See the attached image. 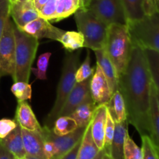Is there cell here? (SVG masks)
I'll return each mask as SVG.
<instances>
[{
    "mask_svg": "<svg viewBox=\"0 0 159 159\" xmlns=\"http://www.w3.org/2000/svg\"><path fill=\"white\" fill-rule=\"evenodd\" d=\"M152 85L144 51L133 46L127 68L119 76L118 90L125 102L127 122L141 136L150 134Z\"/></svg>",
    "mask_w": 159,
    "mask_h": 159,
    "instance_id": "6da1fadb",
    "label": "cell"
},
{
    "mask_svg": "<svg viewBox=\"0 0 159 159\" xmlns=\"http://www.w3.org/2000/svg\"><path fill=\"white\" fill-rule=\"evenodd\" d=\"M103 49L113 62L118 75L125 71L133 49L127 25L111 24L108 26Z\"/></svg>",
    "mask_w": 159,
    "mask_h": 159,
    "instance_id": "7a4b0ae2",
    "label": "cell"
},
{
    "mask_svg": "<svg viewBox=\"0 0 159 159\" xmlns=\"http://www.w3.org/2000/svg\"><path fill=\"white\" fill-rule=\"evenodd\" d=\"M81 53H82L81 49L71 52L68 51L64 59L61 75L57 85L55 101L45 120V126L50 128L53 127L54 122L58 117L59 113L64 102L66 100L67 97L73 89L75 84L77 83L75 75L79 66Z\"/></svg>",
    "mask_w": 159,
    "mask_h": 159,
    "instance_id": "3957f363",
    "label": "cell"
},
{
    "mask_svg": "<svg viewBox=\"0 0 159 159\" xmlns=\"http://www.w3.org/2000/svg\"><path fill=\"white\" fill-rule=\"evenodd\" d=\"M16 42L15 74L13 82H29L31 68L39 47V40L14 26Z\"/></svg>",
    "mask_w": 159,
    "mask_h": 159,
    "instance_id": "277c9868",
    "label": "cell"
},
{
    "mask_svg": "<svg viewBox=\"0 0 159 159\" xmlns=\"http://www.w3.org/2000/svg\"><path fill=\"white\" fill-rule=\"evenodd\" d=\"M74 15L78 30L84 37V48L93 51L102 49L107 38L108 25L89 9L80 8Z\"/></svg>",
    "mask_w": 159,
    "mask_h": 159,
    "instance_id": "5b68a950",
    "label": "cell"
},
{
    "mask_svg": "<svg viewBox=\"0 0 159 159\" xmlns=\"http://www.w3.org/2000/svg\"><path fill=\"white\" fill-rule=\"evenodd\" d=\"M133 46L159 53V11L127 23Z\"/></svg>",
    "mask_w": 159,
    "mask_h": 159,
    "instance_id": "8992f818",
    "label": "cell"
},
{
    "mask_svg": "<svg viewBox=\"0 0 159 159\" xmlns=\"http://www.w3.org/2000/svg\"><path fill=\"white\" fill-rule=\"evenodd\" d=\"M14 26L15 23L11 20L9 16L0 40V78L7 75L13 78L15 74L16 42Z\"/></svg>",
    "mask_w": 159,
    "mask_h": 159,
    "instance_id": "52a82bcc",
    "label": "cell"
},
{
    "mask_svg": "<svg viewBox=\"0 0 159 159\" xmlns=\"http://www.w3.org/2000/svg\"><path fill=\"white\" fill-rule=\"evenodd\" d=\"M87 9L108 26L127 24L121 0H91Z\"/></svg>",
    "mask_w": 159,
    "mask_h": 159,
    "instance_id": "ba28073f",
    "label": "cell"
},
{
    "mask_svg": "<svg viewBox=\"0 0 159 159\" xmlns=\"http://www.w3.org/2000/svg\"><path fill=\"white\" fill-rule=\"evenodd\" d=\"M86 127H78L71 133L63 136L56 135L55 134L53 133L51 128L47 126L43 127L40 134L43 140L51 141L56 148V154L52 159L61 158L65 154L71 151L82 139Z\"/></svg>",
    "mask_w": 159,
    "mask_h": 159,
    "instance_id": "9c48e42d",
    "label": "cell"
},
{
    "mask_svg": "<svg viewBox=\"0 0 159 159\" xmlns=\"http://www.w3.org/2000/svg\"><path fill=\"white\" fill-rule=\"evenodd\" d=\"M17 28L38 40L47 38L59 41L61 37L65 32L64 30L53 26L49 20L42 17H38L25 26Z\"/></svg>",
    "mask_w": 159,
    "mask_h": 159,
    "instance_id": "30bf717a",
    "label": "cell"
},
{
    "mask_svg": "<svg viewBox=\"0 0 159 159\" xmlns=\"http://www.w3.org/2000/svg\"><path fill=\"white\" fill-rule=\"evenodd\" d=\"M90 79L91 78L75 84L73 89L67 97L66 100L64 102L59 113L58 117L63 116H70L81 104L87 101L93 100L89 89Z\"/></svg>",
    "mask_w": 159,
    "mask_h": 159,
    "instance_id": "8fae6325",
    "label": "cell"
},
{
    "mask_svg": "<svg viewBox=\"0 0 159 159\" xmlns=\"http://www.w3.org/2000/svg\"><path fill=\"white\" fill-rule=\"evenodd\" d=\"M89 89L92 99L97 106L108 103L113 95L107 79L97 64L90 79Z\"/></svg>",
    "mask_w": 159,
    "mask_h": 159,
    "instance_id": "7c38bea8",
    "label": "cell"
},
{
    "mask_svg": "<svg viewBox=\"0 0 159 159\" xmlns=\"http://www.w3.org/2000/svg\"><path fill=\"white\" fill-rule=\"evenodd\" d=\"M9 16L16 26L22 27L33 20L40 17L39 12L32 1H16L10 3Z\"/></svg>",
    "mask_w": 159,
    "mask_h": 159,
    "instance_id": "4fadbf2b",
    "label": "cell"
},
{
    "mask_svg": "<svg viewBox=\"0 0 159 159\" xmlns=\"http://www.w3.org/2000/svg\"><path fill=\"white\" fill-rule=\"evenodd\" d=\"M15 120L22 128L41 133L42 128L32 108L26 101H17Z\"/></svg>",
    "mask_w": 159,
    "mask_h": 159,
    "instance_id": "5bb4252c",
    "label": "cell"
},
{
    "mask_svg": "<svg viewBox=\"0 0 159 159\" xmlns=\"http://www.w3.org/2000/svg\"><path fill=\"white\" fill-rule=\"evenodd\" d=\"M107 104L98 106L91 121V133L95 144L99 150L104 148L105 127L107 122Z\"/></svg>",
    "mask_w": 159,
    "mask_h": 159,
    "instance_id": "9a60e30c",
    "label": "cell"
},
{
    "mask_svg": "<svg viewBox=\"0 0 159 159\" xmlns=\"http://www.w3.org/2000/svg\"><path fill=\"white\" fill-rule=\"evenodd\" d=\"M94 52L96 57V64L100 67L108 82L112 93H113L118 89V82H119V75L116 72V68L113 62L107 56L103 48L94 51Z\"/></svg>",
    "mask_w": 159,
    "mask_h": 159,
    "instance_id": "2e32d148",
    "label": "cell"
},
{
    "mask_svg": "<svg viewBox=\"0 0 159 159\" xmlns=\"http://www.w3.org/2000/svg\"><path fill=\"white\" fill-rule=\"evenodd\" d=\"M21 132L23 147L26 155L47 159L43 152L44 140L41 134L37 131H30L22 127Z\"/></svg>",
    "mask_w": 159,
    "mask_h": 159,
    "instance_id": "e0dca14e",
    "label": "cell"
},
{
    "mask_svg": "<svg viewBox=\"0 0 159 159\" xmlns=\"http://www.w3.org/2000/svg\"><path fill=\"white\" fill-rule=\"evenodd\" d=\"M128 122L115 123V130L110 151L107 154L113 159H124V146L126 135L128 134Z\"/></svg>",
    "mask_w": 159,
    "mask_h": 159,
    "instance_id": "ac0fdd59",
    "label": "cell"
},
{
    "mask_svg": "<svg viewBox=\"0 0 159 159\" xmlns=\"http://www.w3.org/2000/svg\"><path fill=\"white\" fill-rule=\"evenodd\" d=\"M2 144L16 158L22 159L26 155L23 147L21 127L18 124L17 127L6 138L0 139Z\"/></svg>",
    "mask_w": 159,
    "mask_h": 159,
    "instance_id": "d6986e66",
    "label": "cell"
},
{
    "mask_svg": "<svg viewBox=\"0 0 159 159\" xmlns=\"http://www.w3.org/2000/svg\"><path fill=\"white\" fill-rule=\"evenodd\" d=\"M151 140L155 145L159 155V109L157 103L155 87L152 85V98H151V130L149 134Z\"/></svg>",
    "mask_w": 159,
    "mask_h": 159,
    "instance_id": "ffe728a7",
    "label": "cell"
},
{
    "mask_svg": "<svg viewBox=\"0 0 159 159\" xmlns=\"http://www.w3.org/2000/svg\"><path fill=\"white\" fill-rule=\"evenodd\" d=\"M92 121V120H91ZM91 133V122L87 125L78 152L77 159H94L99 152Z\"/></svg>",
    "mask_w": 159,
    "mask_h": 159,
    "instance_id": "44dd1931",
    "label": "cell"
},
{
    "mask_svg": "<svg viewBox=\"0 0 159 159\" xmlns=\"http://www.w3.org/2000/svg\"><path fill=\"white\" fill-rule=\"evenodd\" d=\"M98 106L93 100L83 102L70 115L77 123L78 127H85L91 122Z\"/></svg>",
    "mask_w": 159,
    "mask_h": 159,
    "instance_id": "7402d4cb",
    "label": "cell"
},
{
    "mask_svg": "<svg viewBox=\"0 0 159 159\" xmlns=\"http://www.w3.org/2000/svg\"><path fill=\"white\" fill-rule=\"evenodd\" d=\"M108 111L113 117L115 123L127 120L126 106L122 94L119 90H116L112 95V97L107 104Z\"/></svg>",
    "mask_w": 159,
    "mask_h": 159,
    "instance_id": "603a6c76",
    "label": "cell"
},
{
    "mask_svg": "<svg viewBox=\"0 0 159 159\" xmlns=\"http://www.w3.org/2000/svg\"><path fill=\"white\" fill-rule=\"evenodd\" d=\"M128 22L141 20L146 16L144 0H121Z\"/></svg>",
    "mask_w": 159,
    "mask_h": 159,
    "instance_id": "cb8c5ba5",
    "label": "cell"
},
{
    "mask_svg": "<svg viewBox=\"0 0 159 159\" xmlns=\"http://www.w3.org/2000/svg\"><path fill=\"white\" fill-rule=\"evenodd\" d=\"M82 8L81 0H57V10L54 22L68 18Z\"/></svg>",
    "mask_w": 159,
    "mask_h": 159,
    "instance_id": "d4e9b609",
    "label": "cell"
},
{
    "mask_svg": "<svg viewBox=\"0 0 159 159\" xmlns=\"http://www.w3.org/2000/svg\"><path fill=\"white\" fill-rule=\"evenodd\" d=\"M60 42L66 51H75L84 48V37L79 31H65L61 37Z\"/></svg>",
    "mask_w": 159,
    "mask_h": 159,
    "instance_id": "484cf974",
    "label": "cell"
},
{
    "mask_svg": "<svg viewBox=\"0 0 159 159\" xmlns=\"http://www.w3.org/2000/svg\"><path fill=\"white\" fill-rule=\"evenodd\" d=\"M78 128L76 121L70 116H59L54 122L51 127L53 133L58 136L68 134Z\"/></svg>",
    "mask_w": 159,
    "mask_h": 159,
    "instance_id": "4316f807",
    "label": "cell"
},
{
    "mask_svg": "<svg viewBox=\"0 0 159 159\" xmlns=\"http://www.w3.org/2000/svg\"><path fill=\"white\" fill-rule=\"evenodd\" d=\"M152 83L159 91V53L150 49H144Z\"/></svg>",
    "mask_w": 159,
    "mask_h": 159,
    "instance_id": "83f0119b",
    "label": "cell"
},
{
    "mask_svg": "<svg viewBox=\"0 0 159 159\" xmlns=\"http://www.w3.org/2000/svg\"><path fill=\"white\" fill-rule=\"evenodd\" d=\"M11 92L16 98L17 101H26L31 99L32 88L30 84L26 82H15L11 87Z\"/></svg>",
    "mask_w": 159,
    "mask_h": 159,
    "instance_id": "f1b7e54d",
    "label": "cell"
},
{
    "mask_svg": "<svg viewBox=\"0 0 159 159\" xmlns=\"http://www.w3.org/2000/svg\"><path fill=\"white\" fill-rule=\"evenodd\" d=\"M124 159H143L142 149L137 145L129 134L126 135L124 141Z\"/></svg>",
    "mask_w": 159,
    "mask_h": 159,
    "instance_id": "f546056e",
    "label": "cell"
},
{
    "mask_svg": "<svg viewBox=\"0 0 159 159\" xmlns=\"http://www.w3.org/2000/svg\"><path fill=\"white\" fill-rule=\"evenodd\" d=\"M51 56V52H46L40 54L37 59V68H31V72L39 80H46L47 69L49 65L50 57Z\"/></svg>",
    "mask_w": 159,
    "mask_h": 159,
    "instance_id": "4dcf8cb0",
    "label": "cell"
},
{
    "mask_svg": "<svg viewBox=\"0 0 159 159\" xmlns=\"http://www.w3.org/2000/svg\"><path fill=\"white\" fill-rule=\"evenodd\" d=\"M95 71V68H92L91 66V57H90L89 51H87L86 57L82 62V65L79 66L77 71H76L75 79L76 82H81L86 79H89L93 76Z\"/></svg>",
    "mask_w": 159,
    "mask_h": 159,
    "instance_id": "1f68e13d",
    "label": "cell"
},
{
    "mask_svg": "<svg viewBox=\"0 0 159 159\" xmlns=\"http://www.w3.org/2000/svg\"><path fill=\"white\" fill-rule=\"evenodd\" d=\"M142 141L143 159H159V155L148 135L141 136Z\"/></svg>",
    "mask_w": 159,
    "mask_h": 159,
    "instance_id": "d6a6232c",
    "label": "cell"
},
{
    "mask_svg": "<svg viewBox=\"0 0 159 159\" xmlns=\"http://www.w3.org/2000/svg\"><path fill=\"white\" fill-rule=\"evenodd\" d=\"M115 130V122L113 120V117L110 115V112L107 109V122H106L105 127V140H104V150L106 153H108L110 151V145H111L112 141H113V134H114Z\"/></svg>",
    "mask_w": 159,
    "mask_h": 159,
    "instance_id": "836d02e7",
    "label": "cell"
},
{
    "mask_svg": "<svg viewBox=\"0 0 159 159\" xmlns=\"http://www.w3.org/2000/svg\"><path fill=\"white\" fill-rule=\"evenodd\" d=\"M57 10V0H49L41 9L39 10L40 17L48 20L54 21Z\"/></svg>",
    "mask_w": 159,
    "mask_h": 159,
    "instance_id": "e575fe53",
    "label": "cell"
},
{
    "mask_svg": "<svg viewBox=\"0 0 159 159\" xmlns=\"http://www.w3.org/2000/svg\"><path fill=\"white\" fill-rule=\"evenodd\" d=\"M9 9H10L9 0H3L0 3V40L4 32L6 20L9 17Z\"/></svg>",
    "mask_w": 159,
    "mask_h": 159,
    "instance_id": "d590c367",
    "label": "cell"
},
{
    "mask_svg": "<svg viewBox=\"0 0 159 159\" xmlns=\"http://www.w3.org/2000/svg\"><path fill=\"white\" fill-rule=\"evenodd\" d=\"M18 125L15 119H3L0 120V139L6 138L8 134L11 133Z\"/></svg>",
    "mask_w": 159,
    "mask_h": 159,
    "instance_id": "8d00e7d4",
    "label": "cell"
},
{
    "mask_svg": "<svg viewBox=\"0 0 159 159\" xmlns=\"http://www.w3.org/2000/svg\"><path fill=\"white\" fill-rule=\"evenodd\" d=\"M146 15L159 11V0H144Z\"/></svg>",
    "mask_w": 159,
    "mask_h": 159,
    "instance_id": "74e56055",
    "label": "cell"
},
{
    "mask_svg": "<svg viewBox=\"0 0 159 159\" xmlns=\"http://www.w3.org/2000/svg\"><path fill=\"white\" fill-rule=\"evenodd\" d=\"M81 141H82V140H81V141H79V142L78 143L71 151H69L68 153L65 154V155L60 159H77L78 152H79V148H80L81 145Z\"/></svg>",
    "mask_w": 159,
    "mask_h": 159,
    "instance_id": "f35d334b",
    "label": "cell"
},
{
    "mask_svg": "<svg viewBox=\"0 0 159 159\" xmlns=\"http://www.w3.org/2000/svg\"><path fill=\"white\" fill-rule=\"evenodd\" d=\"M15 156L2 144L0 141V159H16Z\"/></svg>",
    "mask_w": 159,
    "mask_h": 159,
    "instance_id": "ab89813d",
    "label": "cell"
},
{
    "mask_svg": "<svg viewBox=\"0 0 159 159\" xmlns=\"http://www.w3.org/2000/svg\"><path fill=\"white\" fill-rule=\"evenodd\" d=\"M49 0H33V3H34V6L36 7V9L38 10H40L45 4H46Z\"/></svg>",
    "mask_w": 159,
    "mask_h": 159,
    "instance_id": "60d3db41",
    "label": "cell"
},
{
    "mask_svg": "<svg viewBox=\"0 0 159 159\" xmlns=\"http://www.w3.org/2000/svg\"><path fill=\"white\" fill-rule=\"evenodd\" d=\"M90 1H91V0H81V2H82V8H83V9H87L89 5Z\"/></svg>",
    "mask_w": 159,
    "mask_h": 159,
    "instance_id": "b9f144b4",
    "label": "cell"
},
{
    "mask_svg": "<svg viewBox=\"0 0 159 159\" xmlns=\"http://www.w3.org/2000/svg\"><path fill=\"white\" fill-rule=\"evenodd\" d=\"M104 154H105V150H104V149H102V150H100V151H99V153H98V155H96V158H95L94 159H102Z\"/></svg>",
    "mask_w": 159,
    "mask_h": 159,
    "instance_id": "7bdbcfd3",
    "label": "cell"
},
{
    "mask_svg": "<svg viewBox=\"0 0 159 159\" xmlns=\"http://www.w3.org/2000/svg\"><path fill=\"white\" fill-rule=\"evenodd\" d=\"M22 159H43V158H39V157H36V156H32V155H25V157H23Z\"/></svg>",
    "mask_w": 159,
    "mask_h": 159,
    "instance_id": "ee69618b",
    "label": "cell"
},
{
    "mask_svg": "<svg viewBox=\"0 0 159 159\" xmlns=\"http://www.w3.org/2000/svg\"><path fill=\"white\" fill-rule=\"evenodd\" d=\"M155 94H156L157 103H158V109H159V91H158V90H157L156 88H155Z\"/></svg>",
    "mask_w": 159,
    "mask_h": 159,
    "instance_id": "f6af8a7d",
    "label": "cell"
},
{
    "mask_svg": "<svg viewBox=\"0 0 159 159\" xmlns=\"http://www.w3.org/2000/svg\"><path fill=\"white\" fill-rule=\"evenodd\" d=\"M102 159H113V158H112L111 157H110V155H108V154L106 153V152H105V154H104L103 156H102Z\"/></svg>",
    "mask_w": 159,
    "mask_h": 159,
    "instance_id": "bcb514c9",
    "label": "cell"
},
{
    "mask_svg": "<svg viewBox=\"0 0 159 159\" xmlns=\"http://www.w3.org/2000/svg\"><path fill=\"white\" fill-rule=\"evenodd\" d=\"M17 0H9V2H10V3H13L15 2H16Z\"/></svg>",
    "mask_w": 159,
    "mask_h": 159,
    "instance_id": "7dc6e473",
    "label": "cell"
},
{
    "mask_svg": "<svg viewBox=\"0 0 159 159\" xmlns=\"http://www.w3.org/2000/svg\"><path fill=\"white\" fill-rule=\"evenodd\" d=\"M17 1H21V2H26V1H32V0H17Z\"/></svg>",
    "mask_w": 159,
    "mask_h": 159,
    "instance_id": "c3c4849f",
    "label": "cell"
},
{
    "mask_svg": "<svg viewBox=\"0 0 159 159\" xmlns=\"http://www.w3.org/2000/svg\"><path fill=\"white\" fill-rule=\"evenodd\" d=\"M2 1H3V0H0V3H1Z\"/></svg>",
    "mask_w": 159,
    "mask_h": 159,
    "instance_id": "681fc988",
    "label": "cell"
},
{
    "mask_svg": "<svg viewBox=\"0 0 159 159\" xmlns=\"http://www.w3.org/2000/svg\"><path fill=\"white\" fill-rule=\"evenodd\" d=\"M16 159H20V158H16Z\"/></svg>",
    "mask_w": 159,
    "mask_h": 159,
    "instance_id": "f907efd6",
    "label": "cell"
}]
</instances>
